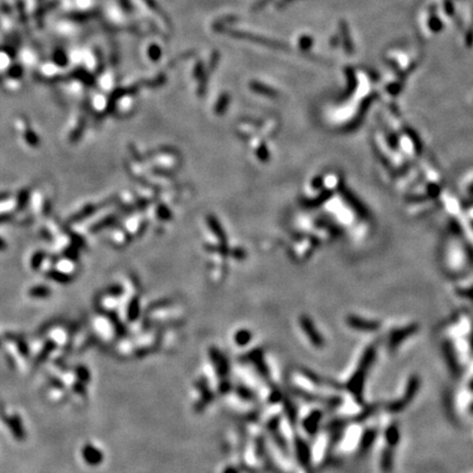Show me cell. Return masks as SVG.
<instances>
[{"mask_svg":"<svg viewBox=\"0 0 473 473\" xmlns=\"http://www.w3.org/2000/svg\"><path fill=\"white\" fill-rule=\"evenodd\" d=\"M226 473H236V471H231V470L229 469V470L226 471Z\"/></svg>","mask_w":473,"mask_h":473,"instance_id":"obj_3","label":"cell"},{"mask_svg":"<svg viewBox=\"0 0 473 473\" xmlns=\"http://www.w3.org/2000/svg\"><path fill=\"white\" fill-rule=\"evenodd\" d=\"M82 457H84L87 464L91 466H97L98 464H100L103 459L102 452L96 448L95 446L91 445H87L85 447L84 450H82Z\"/></svg>","mask_w":473,"mask_h":473,"instance_id":"obj_1","label":"cell"},{"mask_svg":"<svg viewBox=\"0 0 473 473\" xmlns=\"http://www.w3.org/2000/svg\"><path fill=\"white\" fill-rule=\"evenodd\" d=\"M251 339V334H250V332L247 331V330H241V331H239L236 333V336H235V341L237 344L239 345H246L249 343V341H250Z\"/></svg>","mask_w":473,"mask_h":473,"instance_id":"obj_2","label":"cell"}]
</instances>
